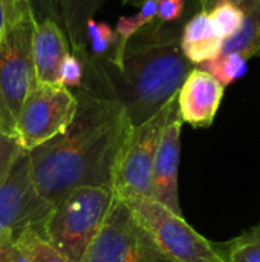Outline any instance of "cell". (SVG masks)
Instances as JSON below:
<instances>
[{
  "label": "cell",
  "mask_w": 260,
  "mask_h": 262,
  "mask_svg": "<svg viewBox=\"0 0 260 262\" xmlns=\"http://www.w3.org/2000/svg\"><path fill=\"white\" fill-rule=\"evenodd\" d=\"M182 120L178 111L167 121L153 161L150 200L162 204L169 210L182 216L178 195V169L181 155Z\"/></svg>",
  "instance_id": "10"
},
{
  "label": "cell",
  "mask_w": 260,
  "mask_h": 262,
  "mask_svg": "<svg viewBox=\"0 0 260 262\" xmlns=\"http://www.w3.org/2000/svg\"><path fill=\"white\" fill-rule=\"evenodd\" d=\"M224 38L215 28L208 12L201 11L184 28L179 45L192 64H201L221 54Z\"/></svg>",
  "instance_id": "14"
},
{
  "label": "cell",
  "mask_w": 260,
  "mask_h": 262,
  "mask_svg": "<svg viewBox=\"0 0 260 262\" xmlns=\"http://www.w3.org/2000/svg\"><path fill=\"white\" fill-rule=\"evenodd\" d=\"M113 198L109 189H75L29 226L66 262H81L100 232Z\"/></svg>",
  "instance_id": "4"
},
{
  "label": "cell",
  "mask_w": 260,
  "mask_h": 262,
  "mask_svg": "<svg viewBox=\"0 0 260 262\" xmlns=\"http://www.w3.org/2000/svg\"><path fill=\"white\" fill-rule=\"evenodd\" d=\"M75 97L78 106L67 129L28 152L34 193L48 210L75 189L112 190L120 154L133 127L118 101L86 89Z\"/></svg>",
  "instance_id": "1"
},
{
  "label": "cell",
  "mask_w": 260,
  "mask_h": 262,
  "mask_svg": "<svg viewBox=\"0 0 260 262\" xmlns=\"http://www.w3.org/2000/svg\"><path fill=\"white\" fill-rule=\"evenodd\" d=\"M0 135L15 140L17 121L34 71L32 40L38 25L31 0H2Z\"/></svg>",
  "instance_id": "3"
},
{
  "label": "cell",
  "mask_w": 260,
  "mask_h": 262,
  "mask_svg": "<svg viewBox=\"0 0 260 262\" xmlns=\"http://www.w3.org/2000/svg\"><path fill=\"white\" fill-rule=\"evenodd\" d=\"M0 262H31L29 227L26 226L14 241L0 250Z\"/></svg>",
  "instance_id": "20"
},
{
  "label": "cell",
  "mask_w": 260,
  "mask_h": 262,
  "mask_svg": "<svg viewBox=\"0 0 260 262\" xmlns=\"http://www.w3.org/2000/svg\"><path fill=\"white\" fill-rule=\"evenodd\" d=\"M124 3H133V5H136V3H139V5H143L144 3V0H123Z\"/></svg>",
  "instance_id": "26"
},
{
  "label": "cell",
  "mask_w": 260,
  "mask_h": 262,
  "mask_svg": "<svg viewBox=\"0 0 260 262\" xmlns=\"http://www.w3.org/2000/svg\"><path fill=\"white\" fill-rule=\"evenodd\" d=\"M2 23H3V8H2V0H0V31H2Z\"/></svg>",
  "instance_id": "27"
},
{
  "label": "cell",
  "mask_w": 260,
  "mask_h": 262,
  "mask_svg": "<svg viewBox=\"0 0 260 262\" xmlns=\"http://www.w3.org/2000/svg\"><path fill=\"white\" fill-rule=\"evenodd\" d=\"M83 75L84 71L81 61L72 52H67L60 63L57 84L64 88H78L83 84Z\"/></svg>",
  "instance_id": "21"
},
{
  "label": "cell",
  "mask_w": 260,
  "mask_h": 262,
  "mask_svg": "<svg viewBox=\"0 0 260 262\" xmlns=\"http://www.w3.org/2000/svg\"><path fill=\"white\" fill-rule=\"evenodd\" d=\"M77 106V97L67 88L34 78L18 114L17 144L29 152L63 134Z\"/></svg>",
  "instance_id": "7"
},
{
  "label": "cell",
  "mask_w": 260,
  "mask_h": 262,
  "mask_svg": "<svg viewBox=\"0 0 260 262\" xmlns=\"http://www.w3.org/2000/svg\"><path fill=\"white\" fill-rule=\"evenodd\" d=\"M57 18L63 23L72 54L84 66L89 61L87 21L92 20L104 0H48Z\"/></svg>",
  "instance_id": "13"
},
{
  "label": "cell",
  "mask_w": 260,
  "mask_h": 262,
  "mask_svg": "<svg viewBox=\"0 0 260 262\" xmlns=\"http://www.w3.org/2000/svg\"><path fill=\"white\" fill-rule=\"evenodd\" d=\"M184 11V0H161L158 5L156 18L161 23L175 21L181 17Z\"/></svg>",
  "instance_id": "24"
},
{
  "label": "cell",
  "mask_w": 260,
  "mask_h": 262,
  "mask_svg": "<svg viewBox=\"0 0 260 262\" xmlns=\"http://www.w3.org/2000/svg\"><path fill=\"white\" fill-rule=\"evenodd\" d=\"M46 212L32 189L29 155L20 149L0 186V250Z\"/></svg>",
  "instance_id": "9"
},
{
  "label": "cell",
  "mask_w": 260,
  "mask_h": 262,
  "mask_svg": "<svg viewBox=\"0 0 260 262\" xmlns=\"http://www.w3.org/2000/svg\"><path fill=\"white\" fill-rule=\"evenodd\" d=\"M199 69L213 75L224 88L242 78L247 74V60L239 54H219L213 60L204 61L198 66Z\"/></svg>",
  "instance_id": "16"
},
{
  "label": "cell",
  "mask_w": 260,
  "mask_h": 262,
  "mask_svg": "<svg viewBox=\"0 0 260 262\" xmlns=\"http://www.w3.org/2000/svg\"><path fill=\"white\" fill-rule=\"evenodd\" d=\"M193 68L176 31L153 20L129 38L118 57L90 58L83 71L90 78L86 91L118 101L138 126L178 97Z\"/></svg>",
  "instance_id": "2"
},
{
  "label": "cell",
  "mask_w": 260,
  "mask_h": 262,
  "mask_svg": "<svg viewBox=\"0 0 260 262\" xmlns=\"http://www.w3.org/2000/svg\"><path fill=\"white\" fill-rule=\"evenodd\" d=\"M67 52L70 49L60 25L52 18L38 23L32 40L35 78L57 84L60 63Z\"/></svg>",
  "instance_id": "12"
},
{
  "label": "cell",
  "mask_w": 260,
  "mask_h": 262,
  "mask_svg": "<svg viewBox=\"0 0 260 262\" xmlns=\"http://www.w3.org/2000/svg\"><path fill=\"white\" fill-rule=\"evenodd\" d=\"M244 21L230 38H224L221 54H239L245 60L260 52V0H245L241 6Z\"/></svg>",
  "instance_id": "15"
},
{
  "label": "cell",
  "mask_w": 260,
  "mask_h": 262,
  "mask_svg": "<svg viewBox=\"0 0 260 262\" xmlns=\"http://www.w3.org/2000/svg\"><path fill=\"white\" fill-rule=\"evenodd\" d=\"M81 262H176L170 258L127 204L113 198L110 210Z\"/></svg>",
  "instance_id": "6"
},
{
  "label": "cell",
  "mask_w": 260,
  "mask_h": 262,
  "mask_svg": "<svg viewBox=\"0 0 260 262\" xmlns=\"http://www.w3.org/2000/svg\"><path fill=\"white\" fill-rule=\"evenodd\" d=\"M120 37L115 29H112L104 21H95V18L87 21V49L89 60L107 58L110 51L113 52L118 46Z\"/></svg>",
  "instance_id": "18"
},
{
  "label": "cell",
  "mask_w": 260,
  "mask_h": 262,
  "mask_svg": "<svg viewBox=\"0 0 260 262\" xmlns=\"http://www.w3.org/2000/svg\"><path fill=\"white\" fill-rule=\"evenodd\" d=\"M176 111L178 97L169 101L152 118L132 127L113 173L112 193L116 200L133 201L150 198L156 149L167 121Z\"/></svg>",
  "instance_id": "5"
},
{
  "label": "cell",
  "mask_w": 260,
  "mask_h": 262,
  "mask_svg": "<svg viewBox=\"0 0 260 262\" xmlns=\"http://www.w3.org/2000/svg\"><path fill=\"white\" fill-rule=\"evenodd\" d=\"M245 0H199L201 6H202V11L205 12H210L215 6L221 5V3H231V5H236V6H242Z\"/></svg>",
  "instance_id": "25"
},
{
  "label": "cell",
  "mask_w": 260,
  "mask_h": 262,
  "mask_svg": "<svg viewBox=\"0 0 260 262\" xmlns=\"http://www.w3.org/2000/svg\"><path fill=\"white\" fill-rule=\"evenodd\" d=\"M259 55H260V52H259Z\"/></svg>",
  "instance_id": "28"
},
{
  "label": "cell",
  "mask_w": 260,
  "mask_h": 262,
  "mask_svg": "<svg viewBox=\"0 0 260 262\" xmlns=\"http://www.w3.org/2000/svg\"><path fill=\"white\" fill-rule=\"evenodd\" d=\"M124 203L161 249L176 262H225L216 246L188 226L181 215L150 198Z\"/></svg>",
  "instance_id": "8"
},
{
  "label": "cell",
  "mask_w": 260,
  "mask_h": 262,
  "mask_svg": "<svg viewBox=\"0 0 260 262\" xmlns=\"http://www.w3.org/2000/svg\"><path fill=\"white\" fill-rule=\"evenodd\" d=\"M29 227V241H31V262H66V259L52 249L44 239H41L37 232Z\"/></svg>",
  "instance_id": "22"
},
{
  "label": "cell",
  "mask_w": 260,
  "mask_h": 262,
  "mask_svg": "<svg viewBox=\"0 0 260 262\" xmlns=\"http://www.w3.org/2000/svg\"><path fill=\"white\" fill-rule=\"evenodd\" d=\"M20 149L21 147L17 144L15 140L0 135V186L5 181V178L11 169V164Z\"/></svg>",
  "instance_id": "23"
},
{
  "label": "cell",
  "mask_w": 260,
  "mask_h": 262,
  "mask_svg": "<svg viewBox=\"0 0 260 262\" xmlns=\"http://www.w3.org/2000/svg\"><path fill=\"white\" fill-rule=\"evenodd\" d=\"M208 15L222 38L233 37L241 29L242 21H244L242 8L231 5V3H221L215 6L208 12Z\"/></svg>",
  "instance_id": "19"
},
{
  "label": "cell",
  "mask_w": 260,
  "mask_h": 262,
  "mask_svg": "<svg viewBox=\"0 0 260 262\" xmlns=\"http://www.w3.org/2000/svg\"><path fill=\"white\" fill-rule=\"evenodd\" d=\"M218 252L225 262H260V224L225 244L224 252Z\"/></svg>",
  "instance_id": "17"
},
{
  "label": "cell",
  "mask_w": 260,
  "mask_h": 262,
  "mask_svg": "<svg viewBox=\"0 0 260 262\" xmlns=\"http://www.w3.org/2000/svg\"><path fill=\"white\" fill-rule=\"evenodd\" d=\"M224 86L208 72L193 68L178 92V114L193 127L211 126L224 97Z\"/></svg>",
  "instance_id": "11"
}]
</instances>
